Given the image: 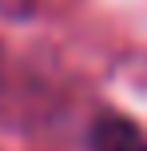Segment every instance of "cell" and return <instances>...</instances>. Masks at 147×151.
Returning <instances> with one entry per match:
<instances>
[{"mask_svg": "<svg viewBox=\"0 0 147 151\" xmlns=\"http://www.w3.org/2000/svg\"><path fill=\"white\" fill-rule=\"evenodd\" d=\"M92 151H147V135L131 119L103 111L92 123Z\"/></svg>", "mask_w": 147, "mask_h": 151, "instance_id": "1", "label": "cell"}]
</instances>
